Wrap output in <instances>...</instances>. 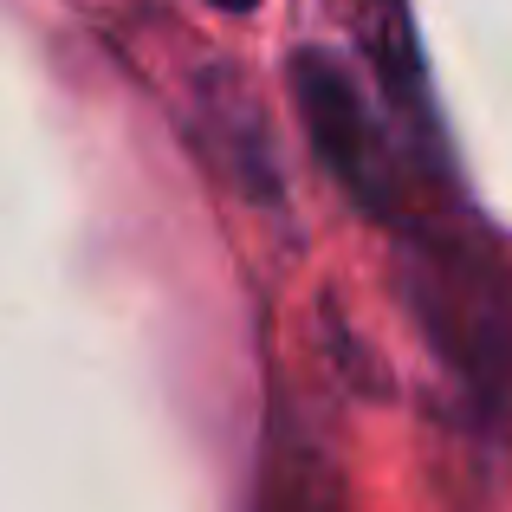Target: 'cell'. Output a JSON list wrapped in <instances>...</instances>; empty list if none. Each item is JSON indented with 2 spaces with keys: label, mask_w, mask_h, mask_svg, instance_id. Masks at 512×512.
Listing matches in <instances>:
<instances>
[{
  "label": "cell",
  "mask_w": 512,
  "mask_h": 512,
  "mask_svg": "<svg viewBox=\"0 0 512 512\" xmlns=\"http://www.w3.org/2000/svg\"><path fill=\"white\" fill-rule=\"evenodd\" d=\"M292 98H299V117H305V130H312L325 169L350 188V201L389 221V214H396V195H402L396 156H389L383 130L370 124V104L350 85V72L338 59H325V52H299V59H292Z\"/></svg>",
  "instance_id": "6da1fadb"
},
{
  "label": "cell",
  "mask_w": 512,
  "mask_h": 512,
  "mask_svg": "<svg viewBox=\"0 0 512 512\" xmlns=\"http://www.w3.org/2000/svg\"><path fill=\"white\" fill-rule=\"evenodd\" d=\"M370 59H376V78H383L389 104L409 117L415 130L435 137V104H428V78H422V46H415V26H409V7L402 0H376L370 13Z\"/></svg>",
  "instance_id": "7a4b0ae2"
},
{
  "label": "cell",
  "mask_w": 512,
  "mask_h": 512,
  "mask_svg": "<svg viewBox=\"0 0 512 512\" xmlns=\"http://www.w3.org/2000/svg\"><path fill=\"white\" fill-rule=\"evenodd\" d=\"M214 7H221V13H253L260 0H214Z\"/></svg>",
  "instance_id": "3957f363"
}]
</instances>
